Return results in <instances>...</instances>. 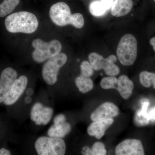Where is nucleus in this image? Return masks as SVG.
<instances>
[{
    "mask_svg": "<svg viewBox=\"0 0 155 155\" xmlns=\"http://www.w3.org/2000/svg\"><path fill=\"white\" fill-rule=\"evenodd\" d=\"M6 29L11 33H33L37 29L38 22L34 14L20 11L9 15L5 20Z\"/></svg>",
    "mask_w": 155,
    "mask_h": 155,
    "instance_id": "1",
    "label": "nucleus"
},
{
    "mask_svg": "<svg viewBox=\"0 0 155 155\" xmlns=\"http://www.w3.org/2000/svg\"><path fill=\"white\" fill-rule=\"evenodd\" d=\"M49 14L52 21L58 26L71 24L75 28H81L84 25L83 15L80 13L71 14L69 6L63 2L53 5L50 8Z\"/></svg>",
    "mask_w": 155,
    "mask_h": 155,
    "instance_id": "2",
    "label": "nucleus"
},
{
    "mask_svg": "<svg viewBox=\"0 0 155 155\" xmlns=\"http://www.w3.org/2000/svg\"><path fill=\"white\" fill-rule=\"evenodd\" d=\"M116 54L123 66L133 65L137 55V41L135 37L130 34L123 35L118 45Z\"/></svg>",
    "mask_w": 155,
    "mask_h": 155,
    "instance_id": "3",
    "label": "nucleus"
},
{
    "mask_svg": "<svg viewBox=\"0 0 155 155\" xmlns=\"http://www.w3.org/2000/svg\"><path fill=\"white\" fill-rule=\"evenodd\" d=\"M32 47L35 51L32 53V58L37 63H41L58 54L62 50L61 42L54 40L46 42L40 39L34 40Z\"/></svg>",
    "mask_w": 155,
    "mask_h": 155,
    "instance_id": "4",
    "label": "nucleus"
},
{
    "mask_svg": "<svg viewBox=\"0 0 155 155\" xmlns=\"http://www.w3.org/2000/svg\"><path fill=\"white\" fill-rule=\"evenodd\" d=\"M35 147L39 155H64L66 145L61 138L42 136L36 140Z\"/></svg>",
    "mask_w": 155,
    "mask_h": 155,
    "instance_id": "5",
    "label": "nucleus"
},
{
    "mask_svg": "<svg viewBox=\"0 0 155 155\" xmlns=\"http://www.w3.org/2000/svg\"><path fill=\"white\" fill-rule=\"evenodd\" d=\"M88 58L94 70L98 71L104 69L106 74L109 76H116L120 73V69L115 64L117 59L114 55L104 58L98 53L92 52L89 54Z\"/></svg>",
    "mask_w": 155,
    "mask_h": 155,
    "instance_id": "6",
    "label": "nucleus"
},
{
    "mask_svg": "<svg viewBox=\"0 0 155 155\" xmlns=\"http://www.w3.org/2000/svg\"><path fill=\"white\" fill-rule=\"evenodd\" d=\"M67 61V56L64 53L50 58L43 67V78L49 85H53L57 82L59 70L66 64Z\"/></svg>",
    "mask_w": 155,
    "mask_h": 155,
    "instance_id": "7",
    "label": "nucleus"
},
{
    "mask_svg": "<svg viewBox=\"0 0 155 155\" xmlns=\"http://www.w3.org/2000/svg\"><path fill=\"white\" fill-rule=\"evenodd\" d=\"M17 72L11 67L3 70L0 76V103L4 102L17 79Z\"/></svg>",
    "mask_w": 155,
    "mask_h": 155,
    "instance_id": "8",
    "label": "nucleus"
},
{
    "mask_svg": "<svg viewBox=\"0 0 155 155\" xmlns=\"http://www.w3.org/2000/svg\"><path fill=\"white\" fill-rule=\"evenodd\" d=\"M117 155H143L144 150L141 142L137 139H127L119 143L115 150Z\"/></svg>",
    "mask_w": 155,
    "mask_h": 155,
    "instance_id": "9",
    "label": "nucleus"
},
{
    "mask_svg": "<svg viewBox=\"0 0 155 155\" xmlns=\"http://www.w3.org/2000/svg\"><path fill=\"white\" fill-rule=\"evenodd\" d=\"M119 113V108L114 103H104L93 112L91 119L93 122L111 119L118 116Z\"/></svg>",
    "mask_w": 155,
    "mask_h": 155,
    "instance_id": "10",
    "label": "nucleus"
},
{
    "mask_svg": "<svg viewBox=\"0 0 155 155\" xmlns=\"http://www.w3.org/2000/svg\"><path fill=\"white\" fill-rule=\"evenodd\" d=\"M28 82V78L25 75H22L16 79L9 94L4 101L5 104L10 106L16 103L25 91Z\"/></svg>",
    "mask_w": 155,
    "mask_h": 155,
    "instance_id": "11",
    "label": "nucleus"
},
{
    "mask_svg": "<svg viewBox=\"0 0 155 155\" xmlns=\"http://www.w3.org/2000/svg\"><path fill=\"white\" fill-rule=\"evenodd\" d=\"M114 122L113 118L95 121L87 127V133L91 136L95 137L97 139H100L104 135L106 130Z\"/></svg>",
    "mask_w": 155,
    "mask_h": 155,
    "instance_id": "12",
    "label": "nucleus"
},
{
    "mask_svg": "<svg viewBox=\"0 0 155 155\" xmlns=\"http://www.w3.org/2000/svg\"><path fill=\"white\" fill-rule=\"evenodd\" d=\"M132 0H115L111 8V13L115 17H122L128 14L132 10Z\"/></svg>",
    "mask_w": 155,
    "mask_h": 155,
    "instance_id": "13",
    "label": "nucleus"
},
{
    "mask_svg": "<svg viewBox=\"0 0 155 155\" xmlns=\"http://www.w3.org/2000/svg\"><path fill=\"white\" fill-rule=\"evenodd\" d=\"M134 87L133 81L126 75H121L118 78L116 89L124 99H128L131 96Z\"/></svg>",
    "mask_w": 155,
    "mask_h": 155,
    "instance_id": "14",
    "label": "nucleus"
},
{
    "mask_svg": "<svg viewBox=\"0 0 155 155\" xmlns=\"http://www.w3.org/2000/svg\"><path fill=\"white\" fill-rule=\"evenodd\" d=\"M72 127L70 123L67 122L60 124H54L50 127L48 135L50 137L63 138L69 134Z\"/></svg>",
    "mask_w": 155,
    "mask_h": 155,
    "instance_id": "15",
    "label": "nucleus"
},
{
    "mask_svg": "<svg viewBox=\"0 0 155 155\" xmlns=\"http://www.w3.org/2000/svg\"><path fill=\"white\" fill-rule=\"evenodd\" d=\"M75 83L78 90L82 94L90 91L94 87V84L90 77H85L81 75L75 79Z\"/></svg>",
    "mask_w": 155,
    "mask_h": 155,
    "instance_id": "16",
    "label": "nucleus"
},
{
    "mask_svg": "<svg viewBox=\"0 0 155 155\" xmlns=\"http://www.w3.org/2000/svg\"><path fill=\"white\" fill-rule=\"evenodd\" d=\"M19 0H5L0 4V17L10 14L18 6Z\"/></svg>",
    "mask_w": 155,
    "mask_h": 155,
    "instance_id": "17",
    "label": "nucleus"
},
{
    "mask_svg": "<svg viewBox=\"0 0 155 155\" xmlns=\"http://www.w3.org/2000/svg\"><path fill=\"white\" fill-rule=\"evenodd\" d=\"M54 110L52 108L49 107H44L40 115L35 121V124L37 125H47L51 119Z\"/></svg>",
    "mask_w": 155,
    "mask_h": 155,
    "instance_id": "18",
    "label": "nucleus"
},
{
    "mask_svg": "<svg viewBox=\"0 0 155 155\" xmlns=\"http://www.w3.org/2000/svg\"><path fill=\"white\" fill-rule=\"evenodd\" d=\"M91 14L94 17H98L105 14L108 9L104 4L101 1H94L89 5V7Z\"/></svg>",
    "mask_w": 155,
    "mask_h": 155,
    "instance_id": "19",
    "label": "nucleus"
},
{
    "mask_svg": "<svg viewBox=\"0 0 155 155\" xmlns=\"http://www.w3.org/2000/svg\"><path fill=\"white\" fill-rule=\"evenodd\" d=\"M140 81L142 85L146 88L153 85L155 89V73L144 71L140 72L139 75Z\"/></svg>",
    "mask_w": 155,
    "mask_h": 155,
    "instance_id": "20",
    "label": "nucleus"
},
{
    "mask_svg": "<svg viewBox=\"0 0 155 155\" xmlns=\"http://www.w3.org/2000/svg\"><path fill=\"white\" fill-rule=\"evenodd\" d=\"M148 104L145 103L142 110H139L136 113L134 117V122L137 125H144L148 123V119L146 115V110Z\"/></svg>",
    "mask_w": 155,
    "mask_h": 155,
    "instance_id": "21",
    "label": "nucleus"
},
{
    "mask_svg": "<svg viewBox=\"0 0 155 155\" xmlns=\"http://www.w3.org/2000/svg\"><path fill=\"white\" fill-rule=\"evenodd\" d=\"M118 79L115 76H109L104 77L102 79L100 85L104 89H116Z\"/></svg>",
    "mask_w": 155,
    "mask_h": 155,
    "instance_id": "22",
    "label": "nucleus"
},
{
    "mask_svg": "<svg viewBox=\"0 0 155 155\" xmlns=\"http://www.w3.org/2000/svg\"><path fill=\"white\" fill-rule=\"evenodd\" d=\"M81 75L87 77H90L94 74V69L91 64L87 61H84L80 65Z\"/></svg>",
    "mask_w": 155,
    "mask_h": 155,
    "instance_id": "23",
    "label": "nucleus"
},
{
    "mask_svg": "<svg viewBox=\"0 0 155 155\" xmlns=\"http://www.w3.org/2000/svg\"><path fill=\"white\" fill-rule=\"evenodd\" d=\"M91 155H105L107 151L104 144L100 142H97L93 145L91 149Z\"/></svg>",
    "mask_w": 155,
    "mask_h": 155,
    "instance_id": "24",
    "label": "nucleus"
},
{
    "mask_svg": "<svg viewBox=\"0 0 155 155\" xmlns=\"http://www.w3.org/2000/svg\"><path fill=\"white\" fill-rule=\"evenodd\" d=\"M44 107L43 105L40 103H36L34 105L30 112V119L32 122H35Z\"/></svg>",
    "mask_w": 155,
    "mask_h": 155,
    "instance_id": "25",
    "label": "nucleus"
},
{
    "mask_svg": "<svg viewBox=\"0 0 155 155\" xmlns=\"http://www.w3.org/2000/svg\"><path fill=\"white\" fill-rule=\"evenodd\" d=\"M66 122V117L63 114L57 115L54 119V124H60Z\"/></svg>",
    "mask_w": 155,
    "mask_h": 155,
    "instance_id": "26",
    "label": "nucleus"
},
{
    "mask_svg": "<svg viewBox=\"0 0 155 155\" xmlns=\"http://www.w3.org/2000/svg\"><path fill=\"white\" fill-rule=\"evenodd\" d=\"M101 2L104 4L105 5L109 10L112 7L114 1V0H101Z\"/></svg>",
    "mask_w": 155,
    "mask_h": 155,
    "instance_id": "27",
    "label": "nucleus"
},
{
    "mask_svg": "<svg viewBox=\"0 0 155 155\" xmlns=\"http://www.w3.org/2000/svg\"><path fill=\"white\" fill-rule=\"evenodd\" d=\"M82 153L83 155H91V149L88 147H84L82 148Z\"/></svg>",
    "mask_w": 155,
    "mask_h": 155,
    "instance_id": "28",
    "label": "nucleus"
},
{
    "mask_svg": "<svg viewBox=\"0 0 155 155\" xmlns=\"http://www.w3.org/2000/svg\"><path fill=\"white\" fill-rule=\"evenodd\" d=\"M11 153L9 150L2 148L0 149V155H10Z\"/></svg>",
    "mask_w": 155,
    "mask_h": 155,
    "instance_id": "29",
    "label": "nucleus"
},
{
    "mask_svg": "<svg viewBox=\"0 0 155 155\" xmlns=\"http://www.w3.org/2000/svg\"><path fill=\"white\" fill-rule=\"evenodd\" d=\"M34 93V91L33 89L31 88V87H29L26 90V94L27 95V96H31L33 95Z\"/></svg>",
    "mask_w": 155,
    "mask_h": 155,
    "instance_id": "30",
    "label": "nucleus"
},
{
    "mask_svg": "<svg viewBox=\"0 0 155 155\" xmlns=\"http://www.w3.org/2000/svg\"><path fill=\"white\" fill-rule=\"evenodd\" d=\"M24 101H25V104H30V103L31 102V101H32V99H31V96H27L25 97Z\"/></svg>",
    "mask_w": 155,
    "mask_h": 155,
    "instance_id": "31",
    "label": "nucleus"
},
{
    "mask_svg": "<svg viewBox=\"0 0 155 155\" xmlns=\"http://www.w3.org/2000/svg\"><path fill=\"white\" fill-rule=\"evenodd\" d=\"M150 43L152 46L153 49L154 51L155 52V37L151 38V39L150 40Z\"/></svg>",
    "mask_w": 155,
    "mask_h": 155,
    "instance_id": "32",
    "label": "nucleus"
},
{
    "mask_svg": "<svg viewBox=\"0 0 155 155\" xmlns=\"http://www.w3.org/2000/svg\"><path fill=\"white\" fill-rule=\"evenodd\" d=\"M154 2H155V0H154Z\"/></svg>",
    "mask_w": 155,
    "mask_h": 155,
    "instance_id": "33",
    "label": "nucleus"
}]
</instances>
